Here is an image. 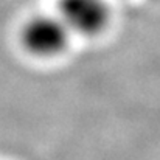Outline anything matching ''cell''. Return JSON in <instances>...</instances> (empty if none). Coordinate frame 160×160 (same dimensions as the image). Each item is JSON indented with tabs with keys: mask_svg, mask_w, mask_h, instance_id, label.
<instances>
[{
	"mask_svg": "<svg viewBox=\"0 0 160 160\" xmlns=\"http://www.w3.org/2000/svg\"><path fill=\"white\" fill-rule=\"evenodd\" d=\"M58 16L72 34L98 36L110 20V9L104 0H59Z\"/></svg>",
	"mask_w": 160,
	"mask_h": 160,
	"instance_id": "obj_2",
	"label": "cell"
},
{
	"mask_svg": "<svg viewBox=\"0 0 160 160\" xmlns=\"http://www.w3.org/2000/svg\"><path fill=\"white\" fill-rule=\"evenodd\" d=\"M72 33L59 16L31 17L22 28L25 50L38 58H54L62 54L70 42Z\"/></svg>",
	"mask_w": 160,
	"mask_h": 160,
	"instance_id": "obj_1",
	"label": "cell"
}]
</instances>
